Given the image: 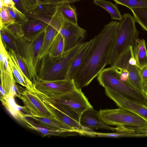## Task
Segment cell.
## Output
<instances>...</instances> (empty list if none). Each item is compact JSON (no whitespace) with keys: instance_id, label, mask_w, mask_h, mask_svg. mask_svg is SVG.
Listing matches in <instances>:
<instances>
[{"instance_id":"cell-1","label":"cell","mask_w":147,"mask_h":147,"mask_svg":"<svg viewBox=\"0 0 147 147\" xmlns=\"http://www.w3.org/2000/svg\"><path fill=\"white\" fill-rule=\"evenodd\" d=\"M119 25L112 21L92 38L90 49L73 80L77 88L88 85L108 64Z\"/></svg>"},{"instance_id":"cell-2","label":"cell","mask_w":147,"mask_h":147,"mask_svg":"<svg viewBox=\"0 0 147 147\" xmlns=\"http://www.w3.org/2000/svg\"><path fill=\"white\" fill-rule=\"evenodd\" d=\"M85 42L78 43L72 48L59 57H52L48 54L41 62L38 77L43 80H53L67 79L70 66L75 57L82 49Z\"/></svg>"},{"instance_id":"cell-3","label":"cell","mask_w":147,"mask_h":147,"mask_svg":"<svg viewBox=\"0 0 147 147\" xmlns=\"http://www.w3.org/2000/svg\"><path fill=\"white\" fill-rule=\"evenodd\" d=\"M47 27L30 37H23L16 39L19 52V54H16L25 64L32 81L38 77L37 67L40 62V53Z\"/></svg>"},{"instance_id":"cell-4","label":"cell","mask_w":147,"mask_h":147,"mask_svg":"<svg viewBox=\"0 0 147 147\" xmlns=\"http://www.w3.org/2000/svg\"><path fill=\"white\" fill-rule=\"evenodd\" d=\"M136 22L129 13L122 16L108 64L112 66L121 54L129 46L134 45L139 35Z\"/></svg>"},{"instance_id":"cell-5","label":"cell","mask_w":147,"mask_h":147,"mask_svg":"<svg viewBox=\"0 0 147 147\" xmlns=\"http://www.w3.org/2000/svg\"><path fill=\"white\" fill-rule=\"evenodd\" d=\"M97 79L105 88L147 106V96L145 93L121 80L113 67H110L104 69L98 76Z\"/></svg>"},{"instance_id":"cell-6","label":"cell","mask_w":147,"mask_h":147,"mask_svg":"<svg viewBox=\"0 0 147 147\" xmlns=\"http://www.w3.org/2000/svg\"><path fill=\"white\" fill-rule=\"evenodd\" d=\"M49 98L58 109L79 122L82 113L93 108L81 89L77 88L57 99Z\"/></svg>"},{"instance_id":"cell-7","label":"cell","mask_w":147,"mask_h":147,"mask_svg":"<svg viewBox=\"0 0 147 147\" xmlns=\"http://www.w3.org/2000/svg\"><path fill=\"white\" fill-rule=\"evenodd\" d=\"M102 120L109 125L123 126L139 128L147 127V121L125 109H100L99 111Z\"/></svg>"},{"instance_id":"cell-8","label":"cell","mask_w":147,"mask_h":147,"mask_svg":"<svg viewBox=\"0 0 147 147\" xmlns=\"http://www.w3.org/2000/svg\"><path fill=\"white\" fill-rule=\"evenodd\" d=\"M32 82L37 91L53 99H58L77 88L73 79L47 80L38 77Z\"/></svg>"},{"instance_id":"cell-9","label":"cell","mask_w":147,"mask_h":147,"mask_svg":"<svg viewBox=\"0 0 147 147\" xmlns=\"http://www.w3.org/2000/svg\"><path fill=\"white\" fill-rule=\"evenodd\" d=\"M111 67L126 69L133 87L144 92L139 73L140 68L134 56L133 46H129L121 54Z\"/></svg>"},{"instance_id":"cell-10","label":"cell","mask_w":147,"mask_h":147,"mask_svg":"<svg viewBox=\"0 0 147 147\" xmlns=\"http://www.w3.org/2000/svg\"><path fill=\"white\" fill-rule=\"evenodd\" d=\"M19 97L28 110L29 114L55 119L54 116L33 89L23 88L18 85Z\"/></svg>"},{"instance_id":"cell-11","label":"cell","mask_w":147,"mask_h":147,"mask_svg":"<svg viewBox=\"0 0 147 147\" xmlns=\"http://www.w3.org/2000/svg\"><path fill=\"white\" fill-rule=\"evenodd\" d=\"M59 32L62 36L64 44V52L72 48L84 38L86 30L64 19Z\"/></svg>"},{"instance_id":"cell-12","label":"cell","mask_w":147,"mask_h":147,"mask_svg":"<svg viewBox=\"0 0 147 147\" xmlns=\"http://www.w3.org/2000/svg\"><path fill=\"white\" fill-rule=\"evenodd\" d=\"M106 95L119 108L131 111L147 121V106L129 99L112 90L105 88Z\"/></svg>"},{"instance_id":"cell-13","label":"cell","mask_w":147,"mask_h":147,"mask_svg":"<svg viewBox=\"0 0 147 147\" xmlns=\"http://www.w3.org/2000/svg\"><path fill=\"white\" fill-rule=\"evenodd\" d=\"M36 93L54 116L55 118L69 127L76 130L79 134L82 135L87 129L83 127L80 122L65 114L58 109L47 96L36 90Z\"/></svg>"},{"instance_id":"cell-14","label":"cell","mask_w":147,"mask_h":147,"mask_svg":"<svg viewBox=\"0 0 147 147\" xmlns=\"http://www.w3.org/2000/svg\"><path fill=\"white\" fill-rule=\"evenodd\" d=\"M80 123L83 127L88 130L98 129L116 131V127L109 126L101 119L99 111L93 108L88 109L82 114Z\"/></svg>"},{"instance_id":"cell-15","label":"cell","mask_w":147,"mask_h":147,"mask_svg":"<svg viewBox=\"0 0 147 147\" xmlns=\"http://www.w3.org/2000/svg\"><path fill=\"white\" fill-rule=\"evenodd\" d=\"M7 49H8L9 55L8 58V63L16 83L26 88L34 89V87L32 81L25 75L18 63L15 51L10 48Z\"/></svg>"},{"instance_id":"cell-16","label":"cell","mask_w":147,"mask_h":147,"mask_svg":"<svg viewBox=\"0 0 147 147\" xmlns=\"http://www.w3.org/2000/svg\"><path fill=\"white\" fill-rule=\"evenodd\" d=\"M1 83L0 93L2 95L13 94L15 97H19V88L12 72L8 71L5 66L0 68Z\"/></svg>"},{"instance_id":"cell-17","label":"cell","mask_w":147,"mask_h":147,"mask_svg":"<svg viewBox=\"0 0 147 147\" xmlns=\"http://www.w3.org/2000/svg\"><path fill=\"white\" fill-rule=\"evenodd\" d=\"M24 117L30 118L37 122L39 126L46 128L75 132L78 134L76 130L56 119H50L27 114H25Z\"/></svg>"},{"instance_id":"cell-18","label":"cell","mask_w":147,"mask_h":147,"mask_svg":"<svg viewBox=\"0 0 147 147\" xmlns=\"http://www.w3.org/2000/svg\"><path fill=\"white\" fill-rule=\"evenodd\" d=\"M92 39L85 42L84 47L74 59L68 70L67 79H73L74 76L87 55L91 46Z\"/></svg>"},{"instance_id":"cell-19","label":"cell","mask_w":147,"mask_h":147,"mask_svg":"<svg viewBox=\"0 0 147 147\" xmlns=\"http://www.w3.org/2000/svg\"><path fill=\"white\" fill-rule=\"evenodd\" d=\"M133 52L138 67L141 69L147 65V50L145 40L138 38L133 46Z\"/></svg>"},{"instance_id":"cell-20","label":"cell","mask_w":147,"mask_h":147,"mask_svg":"<svg viewBox=\"0 0 147 147\" xmlns=\"http://www.w3.org/2000/svg\"><path fill=\"white\" fill-rule=\"evenodd\" d=\"M130 130L127 131H118L112 133L97 132L91 130H86L82 136L91 137L120 138L123 137H143V134L135 131L131 128Z\"/></svg>"},{"instance_id":"cell-21","label":"cell","mask_w":147,"mask_h":147,"mask_svg":"<svg viewBox=\"0 0 147 147\" xmlns=\"http://www.w3.org/2000/svg\"><path fill=\"white\" fill-rule=\"evenodd\" d=\"M14 95L11 94L8 95H1L0 100L2 104L11 115L17 120L24 122L25 114L19 111L17 107L14 98Z\"/></svg>"},{"instance_id":"cell-22","label":"cell","mask_w":147,"mask_h":147,"mask_svg":"<svg viewBox=\"0 0 147 147\" xmlns=\"http://www.w3.org/2000/svg\"><path fill=\"white\" fill-rule=\"evenodd\" d=\"M25 122L29 128L36 130L42 136H57L60 137H67L70 136L77 135L78 133L73 132L67 131L50 129L46 128L41 126H37L27 120L26 119Z\"/></svg>"},{"instance_id":"cell-23","label":"cell","mask_w":147,"mask_h":147,"mask_svg":"<svg viewBox=\"0 0 147 147\" xmlns=\"http://www.w3.org/2000/svg\"><path fill=\"white\" fill-rule=\"evenodd\" d=\"M59 32L55 27L50 24L47 27L40 53L39 61L47 54L51 45Z\"/></svg>"},{"instance_id":"cell-24","label":"cell","mask_w":147,"mask_h":147,"mask_svg":"<svg viewBox=\"0 0 147 147\" xmlns=\"http://www.w3.org/2000/svg\"><path fill=\"white\" fill-rule=\"evenodd\" d=\"M28 19L27 22L22 24V28L24 34L23 37H28L36 34L48 25L38 20Z\"/></svg>"},{"instance_id":"cell-25","label":"cell","mask_w":147,"mask_h":147,"mask_svg":"<svg viewBox=\"0 0 147 147\" xmlns=\"http://www.w3.org/2000/svg\"><path fill=\"white\" fill-rule=\"evenodd\" d=\"M58 11L66 20L78 24L76 9L69 3H63L57 6Z\"/></svg>"},{"instance_id":"cell-26","label":"cell","mask_w":147,"mask_h":147,"mask_svg":"<svg viewBox=\"0 0 147 147\" xmlns=\"http://www.w3.org/2000/svg\"><path fill=\"white\" fill-rule=\"evenodd\" d=\"M93 2L107 11L110 15L112 19L120 20L122 16L117 7L111 2L105 0H94Z\"/></svg>"},{"instance_id":"cell-27","label":"cell","mask_w":147,"mask_h":147,"mask_svg":"<svg viewBox=\"0 0 147 147\" xmlns=\"http://www.w3.org/2000/svg\"><path fill=\"white\" fill-rule=\"evenodd\" d=\"M64 48L63 39L59 32L51 45L47 54L52 57L60 56L64 53Z\"/></svg>"},{"instance_id":"cell-28","label":"cell","mask_w":147,"mask_h":147,"mask_svg":"<svg viewBox=\"0 0 147 147\" xmlns=\"http://www.w3.org/2000/svg\"><path fill=\"white\" fill-rule=\"evenodd\" d=\"M129 9L132 12L136 21L147 32V7Z\"/></svg>"},{"instance_id":"cell-29","label":"cell","mask_w":147,"mask_h":147,"mask_svg":"<svg viewBox=\"0 0 147 147\" xmlns=\"http://www.w3.org/2000/svg\"><path fill=\"white\" fill-rule=\"evenodd\" d=\"M57 9V6L48 5H39L33 10L27 13L38 16H52L56 12Z\"/></svg>"},{"instance_id":"cell-30","label":"cell","mask_w":147,"mask_h":147,"mask_svg":"<svg viewBox=\"0 0 147 147\" xmlns=\"http://www.w3.org/2000/svg\"><path fill=\"white\" fill-rule=\"evenodd\" d=\"M0 36L2 40L7 48L13 50L16 53L19 54L16 39L5 30L0 28Z\"/></svg>"},{"instance_id":"cell-31","label":"cell","mask_w":147,"mask_h":147,"mask_svg":"<svg viewBox=\"0 0 147 147\" xmlns=\"http://www.w3.org/2000/svg\"><path fill=\"white\" fill-rule=\"evenodd\" d=\"M7 8L15 22L22 24L28 21L29 19L25 14L18 9L15 6Z\"/></svg>"},{"instance_id":"cell-32","label":"cell","mask_w":147,"mask_h":147,"mask_svg":"<svg viewBox=\"0 0 147 147\" xmlns=\"http://www.w3.org/2000/svg\"><path fill=\"white\" fill-rule=\"evenodd\" d=\"M5 30L15 39H18L24 35L22 27V24L15 22L0 28Z\"/></svg>"},{"instance_id":"cell-33","label":"cell","mask_w":147,"mask_h":147,"mask_svg":"<svg viewBox=\"0 0 147 147\" xmlns=\"http://www.w3.org/2000/svg\"><path fill=\"white\" fill-rule=\"evenodd\" d=\"M117 4L128 8L147 7V0H113Z\"/></svg>"},{"instance_id":"cell-34","label":"cell","mask_w":147,"mask_h":147,"mask_svg":"<svg viewBox=\"0 0 147 147\" xmlns=\"http://www.w3.org/2000/svg\"><path fill=\"white\" fill-rule=\"evenodd\" d=\"M15 23L7 8L3 6L0 8V28Z\"/></svg>"},{"instance_id":"cell-35","label":"cell","mask_w":147,"mask_h":147,"mask_svg":"<svg viewBox=\"0 0 147 147\" xmlns=\"http://www.w3.org/2000/svg\"><path fill=\"white\" fill-rule=\"evenodd\" d=\"M25 13L33 10L39 5L38 0H19Z\"/></svg>"},{"instance_id":"cell-36","label":"cell","mask_w":147,"mask_h":147,"mask_svg":"<svg viewBox=\"0 0 147 147\" xmlns=\"http://www.w3.org/2000/svg\"><path fill=\"white\" fill-rule=\"evenodd\" d=\"M82 0H38L39 5L58 6L63 3H71Z\"/></svg>"},{"instance_id":"cell-37","label":"cell","mask_w":147,"mask_h":147,"mask_svg":"<svg viewBox=\"0 0 147 147\" xmlns=\"http://www.w3.org/2000/svg\"><path fill=\"white\" fill-rule=\"evenodd\" d=\"M0 52L2 53L3 56L5 67L8 71L12 72L8 62L9 55L7 48L0 37Z\"/></svg>"},{"instance_id":"cell-38","label":"cell","mask_w":147,"mask_h":147,"mask_svg":"<svg viewBox=\"0 0 147 147\" xmlns=\"http://www.w3.org/2000/svg\"><path fill=\"white\" fill-rule=\"evenodd\" d=\"M139 73L144 92V88L147 82V65L140 69Z\"/></svg>"},{"instance_id":"cell-39","label":"cell","mask_w":147,"mask_h":147,"mask_svg":"<svg viewBox=\"0 0 147 147\" xmlns=\"http://www.w3.org/2000/svg\"><path fill=\"white\" fill-rule=\"evenodd\" d=\"M16 55L17 57V60L19 65L25 75L27 77L30 78L27 69L25 64L18 56L17 54Z\"/></svg>"},{"instance_id":"cell-40","label":"cell","mask_w":147,"mask_h":147,"mask_svg":"<svg viewBox=\"0 0 147 147\" xmlns=\"http://www.w3.org/2000/svg\"><path fill=\"white\" fill-rule=\"evenodd\" d=\"M131 127L135 131L143 134L144 137H147V127L139 128Z\"/></svg>"},{"instance_id":"cell-41","label":"cell","mask_w":147,"mask_h":147,"mask_svg":"<svg viewBox=\"0 0 147 147\" xmlns=\"http://www.w3.org/2000/svg\"><path fill=\"white\" fill-rule=\"evenodd\" d=\"M3 4V6L6 7H12L15 6L13 0H0Z\"/></svg>"},{"instance_id":"cell-42","label":"cell","mask_w":147,"mask_h":147,"mask_svg":"<svg viewBox=\"0 0 147 147\" xmlns=\"http://www.w3.org/2000/svg\"><path fill=\"white\" fill-rule=\"evenodd\" d=\"M16 7L22 12L25 13L19 0H13Z\"/></svg>"},{"instance_id":"cell-43","label":"cell","mask_w":147,"mask_h":147,"mask_svg":"<svg viewBox=\"0 0 147 147\" xmlns=\"http://www.w3.org/2000/svg\"><path fill=\"white\" fill-rule=\"evenodd\" d=\"M144 93L147 96V82L144 88Z\"/></svg>"},{"instance_id":"cell-44","label":"cell","mask_w":147,"mask_h":147,"mask_svg":"<svg viewBox=\"0 0 147 147\" xmlns=\"http://www.w3.org/2000/svg\"><path fill=\"white\" fill-rule=\"evenodd\" d=\"M146 45H147V44H146Z\"/></svg>"}]
</instances>
